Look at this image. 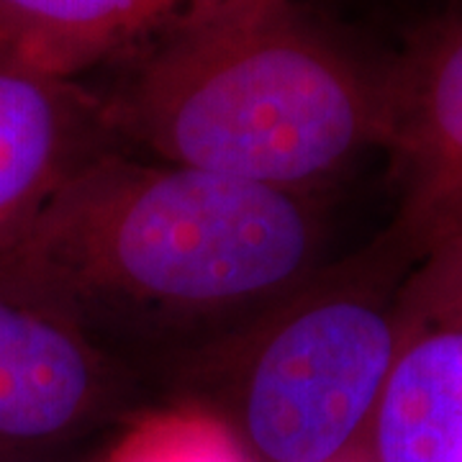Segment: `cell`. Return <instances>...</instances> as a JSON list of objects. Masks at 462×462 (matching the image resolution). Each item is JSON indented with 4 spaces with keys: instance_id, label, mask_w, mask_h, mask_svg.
Segmentation results:
<instances>
[{
    "instance_id": "1",
    "label": "cell",
    "mask_w": 462,
    "mask_h": 462,
    "mask_svg": "<svg viewBox=\"0 0 462 462\" xmlns=\"http://www.w3.org/2000/svg\"><path fill=\"white\" fill-rule=\"evenodd\" d=\"M329 264L319 193L106 149L11 242L0 282L154 385Z\"/></svg>"
},
{
    "instance_id": "2",
    "label": "cell",
    "mask_w": 462,
    "mask_h": 462,
    "mask_svg": "<svg viewBox=\"0 0 462 462\" xmlns=\"http://www.w3.org/2000/svg\"><path fill=\"white\" fill-rule=\"evenodd\" d=\"M98 69L116 144L152 162L321 196L385 147L391 65L296 0H206Z\"/></svg>"
},
{
    "instance_id": "3",
    "label": "cell",
    "mask_w": 462,
    "mask_h": 462,
    "mask_svg": "<svg viewBox=\"0 0 462 462\" xmlns=\"http://www.w3.org/2000/svg\"><path fill=\"white\" fill-rule=\"evenodd\" d=\"M383 239L157 383L214 416L252 462H342L367 434L396 357L401 273Z\"/></svg>"
},
{
    "instance_id": "4",
    "label": "cell",
    "mask_w": 462,
    "mask_h": 462,
    "mask_svg": "<svg viewBox=\"0 0 462 462\" xmlns=\"http://www.w3.org/2000/svg\"><path fill=\"white\" fill-rule=\"evenodd\" d=\"M147 391L65 319L0 282V462H72Z\"/></svg>"
},
{
    "instance_id": "5",
    "label": "cell",
    "mask_w": 462,
    "mask_h": 462,
    "mask_svg": "<svg viewBox=\"0 0 462 462\" xmlns=\"http://www.w3.org/2000/svg\"><path fill=\"white\" fill-rule=\"evenodd\" d=\"M396 218L380 236L419 264L462 239V0L391 62L388 136Z\"/></svg>"
},
{
    "instance_id": "6",
    "label": "cell",
    "mask_w": 462,
    "mask_h": 462,
    "mask_svg": "<svg viewBox=\"0 0 462 462\" xmlns=\"http://www.w3.org/2000/svg\"><path fill=\"white\" fill-rule=\"evenodd\" d=\"M118 147L96 93L0 54V247L11 242L67 175Z\"/></svg>"
},
{
    "instance_id": "7",
    "label": "cell",
    "mask_w": 462,
    "mask_h": 462,
    "mask_svg": "<svg viewBox=\"0 0 462 462\" xmlns=\"http://www.w3.org/2000/svg\"><path fill=\"white\" fill-rule=\"evenodd\" d=\"M396 357L367 434L375 462H462V329L398 298Z\"/></svg>"
},
{
    "instance_id": "8",
    "label": "cell",
    "mask_w": 462,
    "mask_h": 462,
    "mask_svg": "<svg viewBox=\"0 0 462 462\" xmlns=\"http://www.w3.org/2000/svg\"><path fill=\"white\" fill-rule=\"evenodd\" d=\"M206 0H0V54L80 80L167 21Z\"/></svg>"
},
{
    "instance_id": "9",
    "label": "cell",
    "mask_w": 462,
    "mask_h": 462,
    "mask_svg": "<svg viewBox=\"0 0 462 462\" xmlns=\"http://www.w3.org/2000/svg\"><path fill=\"white\" fill-rule=\"evenodd\" d=\"M103 462H252L224 424L193 406L139 411L108 442Z\"/></svg>"
},
{
    "instance_id": "10",
    "label": "cell",
    "mask_w": 462,
    "mask_h": 462,
    "mask_svg": "<svg viewBox=\"0 0 462 462\" xmlns=\"http://www.w3.org/2000/svg\"><path fill=\"white\" fill-rule=\"evenodd\" d=\"M401 303L462 329V239L419 263V270L401 285Z\"/></svg>"
}]
</instances>
